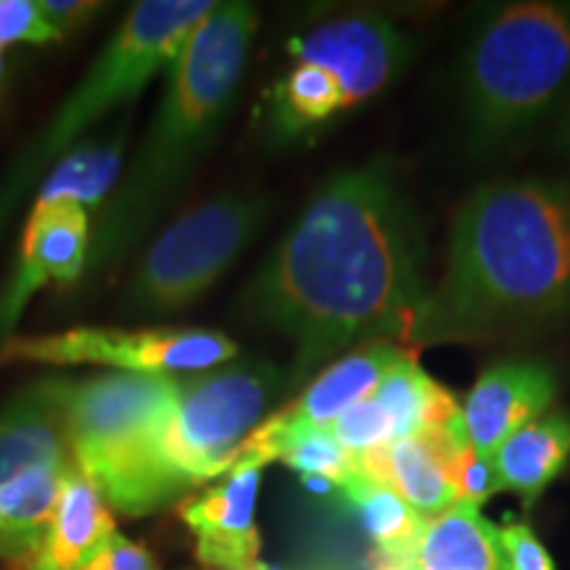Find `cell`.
Here are the masks:
<instances>
[{
    "instance_id": "cell-25",
    "label": "cell",
    "mask_w": 570,
    "mask_h": 570,
    "mask_svg": "<svg viewBox=\"0 0 570 570\" xmlns=\"http://www.w3.org/2000/svg\"><path fill=\"white\" fill-rule=\"evenodd\" d=\"M499 541H502L508 570H554L550 552L531 531V525L508 523L499 529Z\"/></svg>"
},
{
    "instance_id": "cell-18",
    "label": "cell",
    "mask_w": 570,
    "mask_h": 570,
    "mask_svg": "<svg viewBox=\"0 0 570 570\" xmlns=\"http://www.w3.org/2000/svg\"><path fill=\"white\" fill-rule=\"evenodd\" d=\"M415 562L417 570H508L499 529L468 502L425 520Z\"/></svg>"
},
{
    "instance_id": "cell-29",
    "label": "cell",
    "mask_w": 570,
    "mask_h": 570,
    "mask_svg": "<svg viewBox=\"0 0 570 570\" xmlns=\"http://www.w3.org/2000/svg\"><path fill=\"white\" fill-rule=\"evenodd\" d=\"M560 142L570 151V106H568L566 119H562V127H560Z\"/></svg>"
},
{
    "instance_id": "cell-19",
    "label": "cell",
    "mask_w": 570,
    "mask_h": 570,
    "mask_svg": "<svg viewBox=\"0 0 570 570\" xmlns=\"http://www.w3.org/2000/svg\"><path fill=\"white\" fill-rule=\"evenodd\" d=\"M341 499L348 504L362 533L373 541L375 558L415 562L425 520L394 489L354 473L346 483H341Z\"/></svg>"
},
{
    "instance_id": "cell-26",
    "label": "cell",
    "mask_w": 570,
    "mask_h": 570,
    "mask_svg": "<svg viewBox=\"0 0 570 570\" xmlns=\"http://www.w3.org/2000/svg\"><path fill=\"white\" fill-rule=\"evenodd\" d=\"M82 570H159L154 552L138 541L111 533Z\"/></svg>"
},
{
    "instance_id": "cell-11",
    "label": "cell",
    "mask_w": 570,
    "mask_h": 570,
    "mask_svg": "<svg viewBox=\"0 0 570 570\" xmlns=\"http://www.w3.org/2000/svg\"><path fill=\"white\" fill-rule=\"evenodd\" d=\"M262 473L265 465L259 462H235L214 487L198 497L183 499L177 508L196 539V560L206 570H248L259 562L256 499Z\"/></svg>"
},
{
    "instance_id": "cell-3",
    "label": "cell",
    "mask_w": 570,
    "mask_h": 570,
    "mask_svg": "<svg viewBox=\"0 0 570 570\" xmlns=\"http://www.w3.org/2000/svg\"><path fill=\"white\" fill-rule=\"evenodd\" d=\"M256 24L252 3H217L177 53L146 142L90 238L92 267L111 265L138 240L209 148L244 77Z\"/></svg>"
},
{
    "instance_id": "cell-7",
    "label": "cell",
    "mask_w": 570,
    "mask_h": 570,
    "mask_svg": "<svg viewBox=\"0 0 570 570\" xmlns=\"http://www.w3.org/2000/svg\"><path fill=\"white\" fill-rule=\"evenodd\" d=\"M281 389L265 362H227L180 377L175 412L161 431L159 460L177 494L223 479L265 420Z\"/></svg>"
},
{
    "instance_id": "cell-30",
    "label": "cell",
    "mask_w": 570,
    "mask_h": 570,
    "mask_svg": "<svg viewBox=\"0 0 570 570\" xmlns=\"http://www.w3.org/2000/svg\"><path fill=\"white\" fill-rule=\"evenodd\" d=\"M302 570H341V568L331 566V562H312V566H306Z\"/></svg>"
},
{
    "instance_id": "cell-31",
    "label": "cell",
    "mask_w": 570,
    "mask_h": 570,
    "mask_svg": "<svg viewBox=\"0 0 570 570\" xmlns=\"http://www.w3.org/2000/svg\"><path fill=\"white\" fill-rule=\"evenodd\" d=\"M248 570H285V568H277V566H269V562H254V566L252 568H248Z\"/></svg>"
},
{
    "instance_id": "cell-16",
    "label": "cell",
    "mask_w": 570,
    "mask_h": 570,
    "mask_svg": "<svg viewBox=\"0 0 570 570\" xmlns=\"http://www.w3.org/2000/svg\"><path fill=\"white\" fill-rule=\"evenodd\" d=\"M69 460L59 410L46 383L35 386L0 412V497L27 468Z\"/></svg>"
},
{
    "instance_id": "cell-27",
    "label": "cell",
    "mask_w": 570,
    "mask_h": 570,
    "mask_svg": "<svg viewBox=\"0 0 570 570\" xmlns=\"http://www.w3.org/2000/svg\"><path fill=\"white\" fill-rule=\"evenodd\" d=\"M40 9L46 13L48 24L53 27L56 38H63L82 27L101 6L88 3V0H40Z\"/></svg>"
},
{
    "instance_id": "cell-15",
    "label": "cell",
    "mask_w": 570,
    "mask_h": 570,
    "mask_svg": "<svg viewBox=\"0 0 570 570\" xmlns=\"http://www.w3.org/2000/svg\"><path fill=\"white\" fill-rule=\"evenodd\" d=\"M407 352L410 348L391 344V341L356 346L338 356L331 367H325L302 391L296 402H291L288 407L269 417L288 428H327L341 412L354 407L362 399L373 396L377 383Z\"/></svg>"
},
{
    "instance_id": "cell-24",
    "label": "cell",
    "mask_w": 570,
    "mask_h": 570,
    "mask_svg": "<svg viewBox=\"0 0 570 570\" xmlns=\"http://www.w3.org/2000/svg\"><path fill=\"white\" fill-rule=\"evenodd\" d=\"M59 40L48 24L40 0H0V51L17 42Z\"/></svg>"
},
{
    "instance_id": "cell-4",
    "label": "cell",
    "mask_w": 570,
    "mask_h": 570,
    "mask_svg": "<svg viewBox=\"0 0 570 570\" xmlns=\"http://www.w3.org/2000/svg\"><path fill=\"white\" fill-rule=\"evenodd\" d=\"M75 468L111 510L130 518L159 512L177 489L159 460L161 431L175 412L180 377L109 373L88 381H48Z\"/></svg>"
},
{
    "instance_id": "cell-2",
    "label": "cell",
    "mask_w": 570,
    "mask_h": 570,
    "mask_svg": "<svg viewBox=\"0 0 570 570\" xmlns=\"http://www.w3.org/2000/svg\"><path fill=\"white\" fill-rule=\"evenodd\" d=\"M570 312V194L497 180L468 196L433 285L417 348L510 336Z\"/></svg>"
},
{
    "instance_id": "cell-8",
    "label": "cell",
    "mask_w": 570,
    "mask_h": 570,
    "mask_svg": "<svg viewBox=\"0 0 570 570\" xmlns=\"http://www.w3.org/2000/svg\"><path fill=\"white\" fill-rule=\"evenodd\" d=\"M265 202L217 196L183 214L154 240L135 269L125 306L135 315H173L198 302L252 244Z\"/></svg>"
},
{
    "instance_id": "cell-28",
    "label": "cell",
    "mask_w": 570,
    "mask_h": 570,
    "mask_svg": "<svg viewBox=\"0 0 570 570\" xmlns=\"http://www.w3.org/2000/svg\"><path fill=\"white\" fill-rule=\"evenodd\" d=\"M370 570H417L415 562H394V560H381L375 558L373 568Z\"/></svg>"
},
{
    "instance_id": "cell-1",
    "label": "cell",
    "mask_w": 570,
    "mask_h": 570,
    "mask_svg": "<svg viewBox=\"0 0 570 570\" xmlns=\"http://www.w3.org/2000/svg\"><path fill=\"white\" fill-rule=\"evenodd\" d=\"M431 285L410 204L383 164L331 177L248 283L244 309L294 346V381L333 354L417 348Z\"/></svg>"
},
{
    "instance_id": "cell-5",
    "label": "cell",
    "mask_w": 570,
    "mask_h": 570,
    "mask_svg": "<svg viewBox=\"0 0 570 570\" xmlns=\"http://www.w3.org/2000/svg\"><path fill=\"white\" fill-rule=\"evenodd\" d=\"M570 85V3L523 0L491 11L462 63V96L479 146L537 127Z\"/></svg>"
},
{
    "instance_id": "cell-14",
    "label": "cell",
    "mask_w": 570,
    "mask_h": 570,
    "mask_svg": "<svg viewBox=\"0 0 570 570\" xmlns=\"http://www.w3.org/2000/svg\"><path fill=\"white\" fill-rule=\"evenodd\" d=\"M470 446L465 423L431 428L415 436L396 439L389 446L356 460V473L394 489L423 520H431L458 504L452 462Z\"/></svg>"
},
{
    "instance_id": "cell-10",
    "label": "cell",
    "mask_w": 570,
    "mask_h": 570,
    "mask_svg": "<svg viewBox=\"0 0 570 570\" xmlns=\"http://www.w3.org/2000/svg\"><path fill=\"white\" fill-rule=\"evenodd\" d=\"M288 51L296 61L315 63L338 82L344 109L386 90L412 59L410 40L375 13H346L312 27L288 42Z\"/></svg>"
},
{
    "instance_id": "cell-23",
    "label": "cell",
    "mask_w": 570,
    "mask_h": 570,
    "mask_svg": "<svg viewBox=\"0 0 570 570\" xmlns=\"http://www.w3.org/2000/svg\"><path fill=\"white\" fill-rule=\"evenodd\" d=\"M452 481L458 489V502H468L481 508L487 499L502 491L494 458H481L473 446L460 449L452 462Z\"/></svg>"
},
{
    "instance_id": "cell-32",
    "label": "cell",
    "mask_w": 570,
    "mask_h": 570,
    "mask_svg": "<svg viewBox=\"0 0 570 570\" xmlns=\"http://www.w3.org/2000/svg\"><path fill=\"white\" fill-rule=\"evenodd\" d=\"M3 77H6V61H3V51H0V90H3Z\"/></svg>"
},
{
    "instance_id": "cell-12",
    "label": "cell",
    "mask_w": 570,
    "mask_h": 570,
    "mask_svg": "<svg viewBox=\"0 0 570 570\" xmlns=\"http://www.w3.org/2000/svg\"><path fill=\"white\" fill-rule=\"evenodd\" d=\"M90 256L88 209L80 204L32 206L21 235L19 269L0 298V333H9L48 283H75Z\"/></svg>"
},
{
    "instance_id": "cell-6",
    "label": "cell",
    "mask_w": 570,
    "mask_h": 570,
    "mask_svg": "<svg viewBox=\"0 0 570 570\" xmlns=\"http://www.w3.org/2000/svg\"><path fill=\"white\" fill-rule=\"evenodd\" d=\"M214 6L217 3L212 0H140L132 6L85 80L56 111L53 122L6 177L0 188V225L40 169L51 167L106 114L132 101L161 69L173 67L177 53Z\"/></svg>"
},
{
    "instance_id": "cell-13",
    "label": "cell",
    "mask_w": 570,
    "mask_h": 570,
    "mask_svg": "<svg viewBox=\"0 0 570 570\" xmlns=\"http://www.w3.org/2000/svg\"><path fill=\"white\" fill-rule=\"evenodd\" d=\"M554 394L558 377L547 362L504 360L489 365L473 383L462 407L468 444L481 458H494L512 433L547 415Z\"/></svg>"
},
{
    "instance_id": "cell-17",
    "label": "cell",
    "mask_w": 570,
    "mask_h": 570,
    "mask_svg": "<svg viewBox=\"0 0 570 570\" xmlns=\"http://www.w3.org/2000/svg\"><path fill=\"white\" fill-rule=\"evenodd\" d=\"M570 458V417L566 412H547L504 441L494 452L502 489L515 491L525 508L558 479Z\"/></svg>"
},
{
    "instance_id": "cell-22",
    "label": "cell",
    "mask_w": 570,
    "mask_h": 570,
    "mask_svg": "<svg viewBox=\"0 0 570 570\" xmlns=\"http://www.w3.org/2000/svg\"><path fill=\"white\" fill-rule=\"evenodd\" d=\"M327 431L333 433V439H336L354 460L373 454L377 449L389 446L391 441H396L394 420L389 417V412L383 410L373 396L362 399L354 407L341 412V415L327 425Z\"/></svg>"
},
{
    "instance_id": "cell-20",
    "label": "cell",
    "mask_w": 570,
    "mask_h": 570,
    "mask_svg": "<svg viewBox=\"0 0 570 570\" xmlns=\"http://www.w3.org/2000/svg\"><path fill=\"white\" fill-rule=\"evenodd\" d=\"M373 399L394 420L396 439L415 436L431 428H452L462 420V407L417 365L415 352H407L389 370L373 391Z\"/></svg>"
},
{
    "instance_id": "cell-9",
    "label": "cell",
    "mask_w": 570,
    "mask_h": 570,
    "mask_svg": "<svg viewBox=\"0 0 570 570\" xmlns=\"http://www.w3.org/2000/svg\"><path fill=\"white\" fill-rule=\"evenodd\" d=\"M238 356V344L206 327H71L48 336H9L0 344V365H98L117 373H206Z\"/></svg>"
},
{
    "instance_id": "cell-21",
    "label": "cell",
    "mask_w": 570,
    "mask_h": 570,
    "mask_svg": "<svg viewBox=\"0 0 570 570\" xmlns=\"http://www.w3.org/2000/svg\"><path fill=\"white\" fill-rule=\"evenodd\" d=\"M267 101L269 135L277 140H294L327 122L333 114L346 111L338 82L325 69L302 61L275 85Z\"/></svg>"
}]
</instances>
